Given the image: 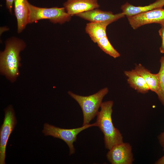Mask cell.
Listing matches in <instances>:
<instances>
[{"instance_id": "52a82bcc", "label": "cell", "mask_w": 164, "mask_h": 164, "mask_svg": "<svg viewBox=\"0 0 164 164\" xmlns=\"http://www.w3.org/2000/svg\"><path fill=\"white\" fill-rule=\"evenodd\" d=\"M131 27L134 29L145 25L164 24V9H154L127 17Z\"/></svg>"}, {"instance_id": "ac0fdd59", "label": "cell", "mask_w": 164, "mask_h": 164, "mask_svg": "<svg viewBox=\"0 0 164 164\" xmlns=\"http://www.w3.org/2000/svg\"><path fill=\"white\" fill-rule=\"evenodd\" d=\"M161 25V28L159 29V32L161 38L162 42L159 50L161 53H164V24Z\"/></svg>"}, {"instance_id": "44dd1931", "label": "cell", "mask_w": 164, "mask_h": 164, "mask_svg": "<svg viewBox=\"0 0 164 164\" xmlns=\"http://www.w3.org/2000/svg\"><path fill=\"white\" fill-rule=\"evenodd\" d=\"M154 163L155 164H164V155L156 161Z\"/></svg>"}, {"instance_id": "5bb4252c", "label": "cell", "mask_w": 164, "mask_h": 164, "mask_svg": "<svg viewBox=\"0 0 164 164\" xmlns=\"http://www.w3.org/2000/svg\"><path fill=\"white\" fill-rule=\"evenodd\" d=\"M110 24L108 22H90L87 24L85 31L91 40L97 43L100 39L107 36V27Z\"/></svg>"}, {"instance_id": "5b68a950", "label": "cell", "mask_w": 164, "mask_h": 164, "mask_svg": "<svg viewBox=\"0 0 164 164\" xmlns=\"http://www.w3.org/2000/svg\"><path fill=\"white\" fill-rule=\"evenodd\" d=\"M97 126L95 122L91 124L83 125L78 128L64 129L45 123L43 125L42 132L45 136H51L60 139L65 142L69 148V155H71L75 152L73 143L76 141L77 135L80 132L88 128Z\"/></svg>"}, {"instance_id": "2e32d148", "label": "cell", "mask_w": 164, "mask_h": 164, "mask_svg": "<svg viewBox=\"0 0 164 164\" xmlns=\"http://www.w3.org/2000/svg\"><path fill=\"white\" fill-rule=\"evenodd\" d=\"M97 43L102 50L114 58H116L120 56V54L111 44L107 36L100 39Z\"/></svg>"}, {"instance_id": "9c48e42d", "label": "cell", "mask_w": 164, "mask_h": 164, "mask_svg": "<svg viewBox=\"0 0 164 164\" xmlns=\"http://www.w3.org/2000/svg\"><path fill=\"white\" fill-rule=\"evenodd\" d=\"M91 22H108L110 23L125 17L122 13L114 14L111 11L101 10L98 8L76 15Z\"/></svg>"}, {"instance_id": "ffe728a7", "label": "cell", "mask_w": 164, "mask_h": 164, "mask_svg": "<svg viewBox=\"0 0 164 164\" xmlns=\"http://www.w3.org/2000/svg\"><path fill=\"white\" fill-rule=\"evenodd\" d=\"M14 0H6V6L8 9L9 11L11 13H12V9L13 6V4Z\"/></svg>"}, {"instance_id": "7c38bea8", "label": "cell", "mask_w": 164, "mask_h": 164, "mask_svg": "<svg viewBox=\"0 0 164 164\" xmlns=\"http://www.w3.org/2000/svg\"><path fill=\"white\" fill-rule=\"evenodd\" d=\"M164 6V0H156L148 5L144 6H135L126 2L121 6V9L122 12L127 17L154 9L162 8Z\"/></svg>"}, {"instance_id": "8fae6325", "label": "cell", "mask_w": 164, "mask_h": 164, "mask_svg": "<svg viewBox=\"0 0 164 164\" xmlns=\"http://www.w3.org/2000/svg\"><path fill=\"white\" fill-rule=\"evenodd\" d=\"M14 12L17 22V31L21 32L28 24L29 3L27 0H14Z\"/></svg>"}, {"instance_id": "6da1fadb", "label": "cell", "mask_w": 164, "mask_h": 164, "mask_svg": "<svg viewBox=\"0 0 164 164\" xmlns=\"http://www.w3.org/2000/svg\"><path fill=\"white\" fill-rule=\"evenodd\" d=\"M26 47L25 42L16 38L7 40L4 50L0 54V71L11 82H15L19 75L20 52Z\"/></svg>"}, {"instance_id": "30bf717a", "label": "cell", "mask_w": 164, "mask_h": 164, "mask_svg": "<svg viewBox=\"0 0 164 164\" xmlns=\"http://www.w3.org/2000/svg\"><path fill=\"white\" fill-rule=\"evenodd\" d=\"M63 5L66 12L71 16L100 6L97 0H67Z\"/></svg>"}, {"instance_id": "e0dca14e", "label": "cell", "mask_w": 164, "mask_h": 164, "mask_svg": "<svg viewBox=\"0 0 164 164\" xmlns=\"http://www.w3.org/2000/svg\"><path fill=\"white\" fill-rule=\"evenodd\" d=\"M160 67L158 73L159 78V88L156 94L158 98L164 107V56L160 60Z\"/></svg>"}, {"instance_id": "4fadbf2b", "label": "cell", "mask_w": 164, "mask_h": 164, "mask_svg": "<svg viewBox=\"0 0 164 164\" xmlns=\"http://www.w3.org/2000/svg\"><path fill=\"white\" fill-rule=\"evenodd\" d=\"M128 77L127 81L131 87L138 92L142 94L147 93L150 90L149 87L143 78L134 69L125 71L124 72Z\"/></svg>"}, {"instance_id": "277c9868", "label": "cell", "mask_w": 164, "mask_h": 164, "mask_svg": "<svg viewBox=\"0 0 164 164\" xmlns=\"http://www.w3.org/2000/svg\"><path fill=\"white\" fill-rule=\"evenodd\" d=\"M29 9L28 23L48 19L53 23L62 24L70 21L71 18V16L67 13L64 7L43 8L29 3Z\"/></svg>"}, {"instance_id": "7a4b0ae2", "label": "cell", "mask_w": 164, "mask_h": 164, "mask_svg": "<svg viewBox=\"0 0 164 164\" xmlns=\"http://www.w3.org/2000/svg\"><path fill=\"white\" fill-rule=\"evenodd\" d=\"M113 104L112 101L102 102L101 110L97 115L96 122L97 127L104 134L105 146L108 150L115 145L123 142L121 133L113 123L111 115Z\"/></svg>"}, {"instance_id": "ba28073f", "label": "cell", "mask_w": 164, "mask_h": 164, "mask_svg": "<svg viewBox=\"0 0 164 164\" xmlns=\"http://www.w3.org/2000/svg\"><path fill=\"white\" fill-rule=\"evenodd\" d=\"M106 157L112 164H132L134 161L132 147L127 142L114 146L109 150Z\"/></svg>"}, {"instance_id": "3957f363", "label": "cell", "mask_w": 164, "mask_h": 164, "mask_svg": "<svg viewBox=\"0 0 164 164\" xmlns=\"http://www.w3.org/2000/svg\"><path fill=\"white\" fill-rule=\"evenodd\" d=\"M108 92V88L105 87L95 94L87 96L76 94L70 91L68 92V94L76 101L81 108L83 115V125L89 124L97 115L103 98Z\"/></svg>"}, {"instance_id": "d6986e66", "label": "cell", "mask_w": 164, "mask_h": 164, "mask_svg": "<svg viewBox=\"0 0 164 164\" xmlns=\"http://www.w3.org/2000/svg\"><path fill=\"white\" fill-rule=\"evenodd\" d=\"M159 143L164 151V132L161 133L158 136Z\"/></svg>"}, {"instance_id": "9a60e30c", "label": "cell", "mask_w": 164, "mask_h": 164, "mask_svg": "<svg viewBox=\"0 0 164 164\" xmlns=\"http://www.w3.org/2000/svg\"><path fill=\"white\" fill-rule=\"evenodd\" d=\"M134 70L143 78L149 86L150 90L156 94L158 89L159 85L158 73H152L141 64L136 65Z\"/></svg>"}, {"instance_id": "8992f818", "label": "cell", "mask_w": 164, "mask_h": 164, "mask_svg": "<svg viewBox=\"0 0 164 164\" xmlns=\"http://www.w3.org/2000/svg\"><path fill=\"white\" fill-rule=\"evenodd\" d=\"M5 117L0 131V164H5L6 149L9 137L17 123L15 111L12 105L5 109Z\"/></svg>"}]
</instances>
